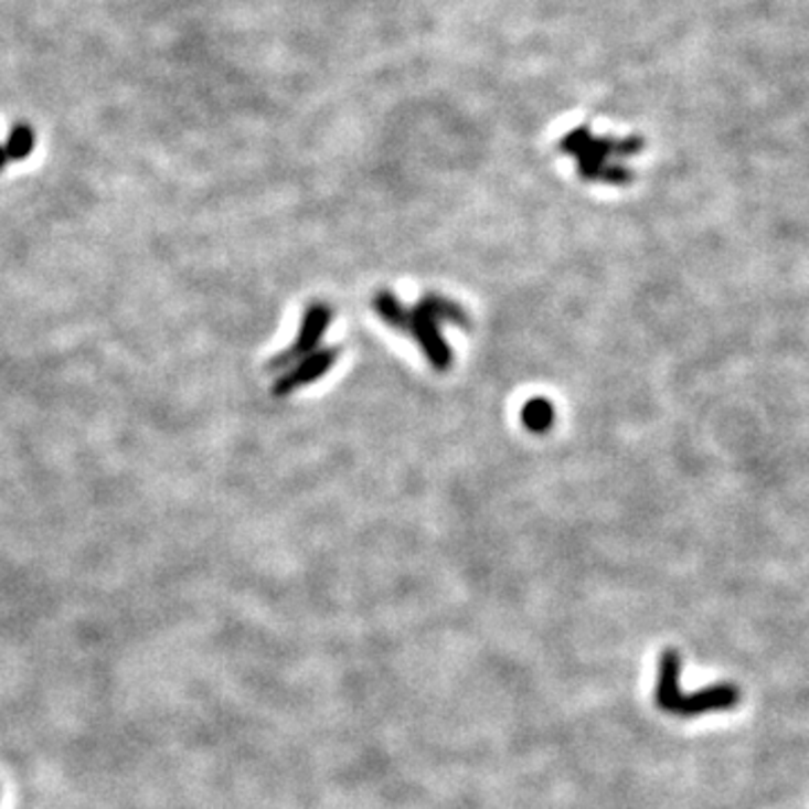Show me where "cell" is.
Segmentation results:
<instances>
[{
	"label": "cell",
	"mask_w": 809,
	"mask_h": 809,
	"mask_svg": "<svg viewBox=\"0 0 809 809\" xmlns=\"http://www.w3.org/2000/svg\"><path fill=\"white\" fill-rule=\"evenodd\" d=\"M373 306L390 327L401 329L416 340L434 369L446 371L453 364V351L444 342L441 324H466V313L457 304L444 297H425L421 304L407 308L392 292H381Z\"/></svg>",
	"instance_id": "1"
},
{
	"label": "cell",
	"mask_w": 809,
	"mask_h": 809,
	"mask_svg": "<svg viewBox=\"0 0 809 809\" xmlns=\"http://www.w3.org/2000/svg\"><path fill=\"white\" fill-rule=\"evenodd\" d=\"M331 322V310L322 304H313L308 308L301 322V333L292 349L275 358L273 369H281V379L275 385L277 394H288L306 383H313L318 376L333 364L338 351H316L318 342L327 333Z\"/></svg>",
	"instance_id": "2"
},
{
	"label": "cell",
	"mask_w": 809,
	"mask_h": 809,
	"mask_svg": "<svg viewBox=\"0 0 809 809\" xmlns=\"http://www.w3.org/2000/svg\"><path fill=\"white\" fill-rule=\"evenodd\" d=\"M739 700V689L733 683H715L700 693L693 695H681L674 706L670 709V715L677 717H695L711 711H726L733 709Z\"/></svg>",
	"instance_id": "3"
},
{
	"label": "cell",
	"mask_w": 809,
	"mask_h": 809,
	"mask_svg": "<svg viewBox=\"0 0 809 809\" xmlns=\"http://www.w3.org/2000/svg\"><path fill=\"white\" fill-rule=\"evenodd\" d=\"M679 677H681V659L674 650H666L659 661V677H657V691H654L657 706L666 713H670L674 702L681 698Z\"/></svg>",
	"instance_id": "4"
},
{
	"label": "cell",
	"mask_w": 809,
	"mask_h": 809,
	"mask_svg": "<svg viewBox=\"0 0 809 809\" xmlns=\"http://www.w3.org/2000/svg\"><path fill=\"white\" fill-rule=\"evenodd\" d=\"M34 147V136L30 131V127H25V124H21V127H17L8 140V156L12 158H25Z\"/></svg>",
	"instance_id": "5"
},
{
	"label": "cell",
	"mask_w": 809,
	"mask_h": 809,
	"mask_svg": "<svg viewBox=\"0 0 809 809\" xmlns=\"http://www.w3.org/2000/svg\"><path fill=\"white\" fill-rule=\"evenodd\" d=\"M551 407L544 403V401H533L529 403V407L524 409V423L531 427V429H544L549 423H551Z\"/></svg>",
	"instance_id": "6"
},
{
	"label": "cell",
	"mask_w": 809,
	"mask_h": 809,
	"mask_svg": "<svg viewBox=\"0 0 809 809\" xmlns=\"http://www.w3.org/2000/svg\"><path fill=\"white\" fill-rule=\"evenodd\" d=\"M6 158H8V149H3V147H0V167H3V164H6Z\"/></svg>",
	"instance_id": "7"
}]
</instances>
